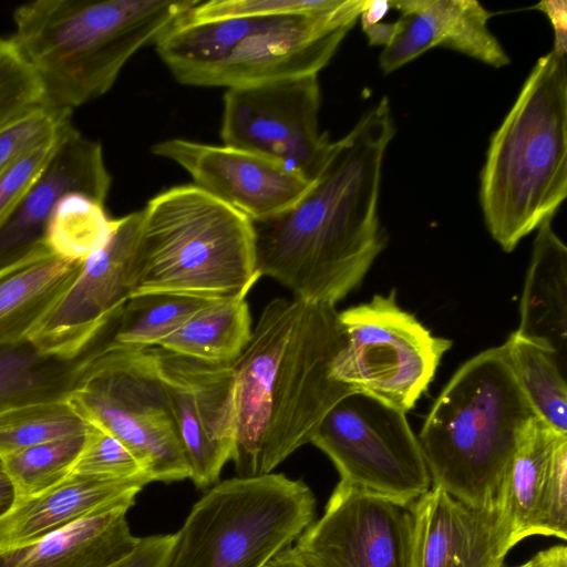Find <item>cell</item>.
Instances as JSON below:
<instances>
[{"label":"cell","mask_w":567,"mask_h":567,"mask_svg":"<svg viewBox=\"0 0 567 567\" xmlns=\"http://www.w3.org/2000/svg\"><path fill=\"white\" fill-rule=\"evenodd\" d=\"M128 508L86 517L33 543L0 551V567H109L138 544Z\"/></svg>","instance_id":"7402d4cb"},{"label":"cell","mask_w":567,"mask_h":567,"mask_svg":"<svg viewBox=\"0 0 567 567\" xmlns=\"http://www.w3.org/2000/svg\"><path fill=\"white\" fill-rule=\"evenodd\" d=\"M266 567H308L289 548L278 554Z\"/></svg>","instance_id":"ee69618b"},{"label":"cell","mask_w":567,"mask_h":567,"mask_svg":"<svg viewBox=\"0 0 567 567\" xmlns=\"http://www.w3.org/2000/svg\"><path fill=\"white\" fill-rule=\"evenodd\" d=\"M168 399L189 480L215 485L236 445L233 364H221L151 348Z\"/></svg>","instance_id":"5bb4252c"},{"label":"cell","mask_w":567,"mask_h":567,"mask_svg":"<svg viewBox=\"0 0 567 567\" xmlns=\"http://www.w3.org/2000/svg\"><path fill=\"white\" fill-rule=\"evenodd\" d=\"M223 299V298H221ZM216 298L182 293L131 297L121 310L112 342L131 348H154Z\"/></svg>","instance_id":"83f0119b"},{"label":"cell","mask_w":567,"mask_h":567,"mask_svg":"<svg viewBox=\"0 0 567 567\" xmlns=\"http://www.w3.org/2000/svg\"><path fill=\"white\" fill-rule=\"evenodd\" d=\"M198 0H34L10 37L35 73L45 106L70 111L104 95L126 62Z\"/></svg>","instance_id":"3957f363"},{"label":"cell","mask_w":567,"mask_h":567,"mask_svg":"<svg viewBox=\"0 0 567 567\" xmlns=\"http://www.w3.org/2000/svg\"><path fill=\"white\" fill-rule=\"evenodd\" d=\"M567 63L539 58L491 137L480 175V205L506 251L553 219L567 196Z\"/></svg>","instance_id":"277c9868"},{"label":"cell","mask_w":567,"mask_h":567,"mask_svg":"<svg viewBox=\"0 0 567 567\" xmlns=\"http://www.w3.org/2000/svg\"><path fill=\"white\" fill-rule=\"evenodd\" d=\"M17 502L14 485L6 470L3 457L0 455V518L8 514Z\"/></svg>","instance_id":"60d3db41"},{"label":"cell","mask_w":567,"mask_h":567,"mask_svg":"<svg viewBox=\"0 0 567 567\" xmlns=\"http://www.w3.org/2000/svg\"><path fill=\"white\" fill-rule=\"evenodd\" d=\"M512 370L536 416L567 434L566 367L550 350L512 332L503 343Z\"/></svg>","instance_id":"4316f807"},{"label":"cell","mask_w":567,"mask_h":567,"mask_svg":"<svg viewBox=\"0 0 567 567\" xmlns=\"http://www.w3.org/2000/svg\"><path fill=\"white\" fill-rule=\"evenodd\" d=\"M410 507V567H502L517 545L499 498L478 507L432 486Z\"/></svg>","instance_id":"e0dca14e"},{"label":"cell","mask_w":567,"mask_h":567,"mask_svg":"<svg viewBox=\"0 0 567 567\" xmlns=\"http://www.w3.org/2000/svg\"><path fill=\"white\" fill-rule=\"evenodd\" d=\"M343 341L336 306L295 298L265 306L233 363L238 476L272 473L353 392L332 375Z\"/></svg>","instance_id":"7a4b0ae2"},{"label":"cell","mask_w":567,"mask_h":567,"mask_svg":"<svg viewBox=\"0 0 567 567\" xmlns=\"http://www.w3.org/2000/svg\"><path fill=\"white\" fill-rule=\"evenodd\" d=\"M340 481L411 504L431 477L405 412L372 395L350 392L324 415L310 441Z\"/></svg>","instance_id":"8fae6325"},{"label":"cell","mask_w":567,"mask_h":567,"mask_svg":"<svg viewBox=\"0 0 567 567\" xmlns=\"http://www.w3.org/2000/svg\"><path fill=\"white\" fill-rule=\"evenodd\" d=\"M70 122L19 156L0 173V226L39 178L58 146L63 128Z\"/></svg>","instance_id":"e575fe53"},{"label":"cell","mask_w":567,"mask_h":567,"mask_svg":"<svg viewBox=\"0 0 567 567\" xmlns=\"http://www.w3.org/2000/svg\"><path fill=\"white\" fill-rule=\"evenodd\" d=\"M111 184L102 145L68 123L39 178L0 226V267L44 244L50 217L65 195L79 192L105 204Z\"/></svg>","instance_id":"ac0fdd59"},{"label":"cell","mask_w":567,"mask_h":567,"mask_svg":"<svg viewBox=\"0 0 567 567\" xmlns=\"http://www.w3.org/2000/svg\"><path fill=\"white\" fill-rule=\"evenodd\" d=\"M72 473L151 483L142 463L118 439L90 423Z\"/></svg>","instance_id":"d6a6232c"},{"label":"cell","mask_w":567,"mask_h":567,"mask_svg":"<svg viewBox=\"0 0 567 567\" xmlns=\"http://www.w3.org/2000/svg\"><path fill=\"white\" fill-rule=\"evenodd\" d=\"M347 0H212L199 1L188 13L193 20L275 13H321L341 8Z\"/></svg>","instance_id":"8d00e7d4"},{"label":"cell","mask_w":567,"mask_h":567,"mask_svg":"<svg viewBox=\"0 0 567 567\" xmlns=\"http://www.w3.org/2000/svg\"><path fill=\"white\" fill-rule=\"evenodd\" d=\"M316 497L281 473L216 483L192 507L163 567H266L315 520Z\"/></svg>","instance_id":"ba28073f"},{"label":"cell","mask_w":567,"mask_h":567,"mask_svg":"<svg viewBox=\"0 0 567 567\" xmlns=\"http://www.w3.org/2000/svg\"><path fill=\"white\" fill-rule=\"evenodd\" d=\"M131 297L229 298L260 279L250 219L194 184L168 188L141 209Z\"/></svg>","instance_id":"52a82bcc"},{"label":"cell","mask_w":567,"mask_h":567,"mask_svg":"<svg viewBox=\"0 0 567 567\" xmlns=\"http://www.w3.org/2000/svg\"><path fill=\"white\" fill-rule=\"evenodd\" d=\"M247 295L215 300L194 313L158 348L207 362L233 364L252 332Z\"/></svg>","instance_id":"d4e9b609"},{"label":"cell","mask_w":567,"mask_h":567,"mask_svg":"<svg viewBox=\"0 0 567 567\" xmlns=\"http://www.w3.org/2000/svg\"><path fill=\"white\" fill-rule=\"evenodd\" d=\"M502 567H506V566H502ZM511 567H536V560H535V557L533 556L529 560L518 565V566H511Z\"/></svg>","instance_id":"f6af8a7d"},{"label":"cell","mask_w":567,"mask_h":567,"mask_svg":"<svg viewBox=\"0 0 567 567\" xmlns=\"http://www.w3.org/2000/svg\"><path fill=\"white\" fill-rule=\"evenodd\" d=\"M45 106L41 84L9 38H0V127Z\"/></svg>","instance_id":"1f68e13d"},{"label":"cell","mask_w":567,"mask_h":567,"mask_svg":"<svg viewBox=\"0 0 567 567\" xmlns=\"http://www.w3.org/2000/svg\"><path fill=\"white\" fill-rule=\"evenodd\" d=\"M116 218L105 204L79 192L65 195L56 205L47 226L44 244L62 259L83 262L111 237Z\"/></svg>","instance_id":"f1b7e54d"},{"label":"cell","mask_w":567,"mask_h":567,"mask_svg":"<svg viewBox=\"0 0 567 567\" xmlns=\"http://www.w3.org/2000/svg\"><path fill=\"white\" fill-rule=\"evenodd\" d=\"M394 134L383 97L333 142L322 172L292 207L251 221L261 277L279 282L295 299L332 306L362 282L386 245L378 206Z\"/></svg>","instance_id":"6da1fadb"},{"label":"cell","mask_w":567,"mask_h":567,"mask_svg":"<svg viewBox=\"0 0 567 567\" xmlns=\"http://www.w3.org/2000/svg\"><path fill=\"white\" fill-rule=\"evenodd\" d=\"M536 567H567V547L555 545L534 555Z\"/></svg>","instance_id":"7bdbcfd3"},{"label":"cell","mask_w":567,"mask_h":567,"mask_svg":"<svg viewBox=\"0 0 567 567\" xmlns=\"http://www.w3.org/2000/svg\"><path fill=\"white\" fill-rule=\"evenodd\" d=\"M81 266L42 244L0 267V346L29 339L75 280Z\"/></svg>","instance_id":"603a6c76"},{"label":"cell","mask_w":567,"mask_h":567,"mask_svg":"<svg viewBox=\"0 0 567 567\" xmlns=\"http://www.w3.org/2000/svg\"><path fill=\"white\" fill-rule=\"evenodd\" d=\"M69 402L85 422L118 439L142 463L151 483L189 478L151 348L124 347L111 339Z\"/></svg>","instance_id":"9c48e42d"},{"label":"cell","mask_w":567,"mask_h":567,"mask_svg":"<svg viewBox=\"0 0 567 567\" xmlns=\"http://www.w3.org/2000/svg\"><path fill=\"white\" fill-rule=\"evenodd\" d=\"M401 29L383 48L380 66L388 74L435 47L452 49L494 68L511 60L488 28L492 16L476 0H395Z\"/></svg>","instance_id":"d6986e66"},{"label":"cell","mask_w":567,"mask_h":567,"mask_svg":"<svg viewBox=\"0 0 567 567\" xmlns=\"http://www.w3.org/2000/svg\"><path fill=\"white\" fill-rule=\"evenodd\" d=\"M391 8V1L388 0H365L359 19L362 29L381 22Z\"/></svg>","instance_id":"b9f144b4"},{"label":"cell","mask_w":567,"mask_h":567,"mask_svg":"<svg viewBox=\"0 0 567 567\" xmlns=\"http://www.w3.org/2000/svg\"><path fill=\"white\" fill-rule=\"evenodd\" d=\"M410 505L339 481L290 549L308 567H410Z\"/></svg>","instance_id":"4fadbf2b"},{"label":"cell","mask_w":567,"mask_h":567,"mask_svg":"<svg viewBox=\"0 0 567 567\" xmlns=\"http://www.w3.org/2000/svg\"><path fill=\"white\" fill-rule=\"evenodd\" d=\"M535 416L503 344L468 359L433 402L417 436L431 485L473 506L495 503Z\"/></svg>","instance_id":"5b68a950"},{"label":"cell","mask_w":567,"mask_h":567,"mask_svg":"<svg viewBox=\"0 0 567 567\" xmlns=\"http://www.w3.org/2000/svg\"><path fill=\"white\" fill-rule=\"evenodd\" d=\"M72 112L43 106L0 127V173L71 121Z\"/></svg>","instance_id":"d590c367"},{"label":"cell","mask_w":567,"mask_h":567,"mask_svg":"<svg viewBox=\"0 0 567 567\" xmlns=\"http://www.w3.org/2000/svg\"><path fill=\"white\" fill-rule=\"evenodd\" d=\"M86 433L34 445L3 456L18 501L39 495L72 474Z\"/></svg>","instance_id":"4dcf8cb0"},{"label":"cell","mask_w":567,"mask_h":567,"mask_svg":"<svg viewBox=\"0 0 567 567\" xmlns=\"http://www.w3.org/2000/svg\"><path fill=\"white\" fill-rule=\"evenodd\" d=\"M549 19L555 33L554 48L558 54L566 55L567 49V3L566 1H543L536 6Z\"/></svg>","instance_id":"f35d334b"},{"label":"cell","mask_w":567,"mask_h":567,"mask_svg":"<svg viewBox=\"0 0 567 567\" xmlns=\"http://www.w3.org/2000/svg\"><path fill=\"white\" fill-rule=\"evenodd\" d=\"M400 29L401 23L399 20H395L393 22L381 21L362 30L370 45H383V48H385L393 41Z\"/></svg>","instance_id":"ab89813d"},{"label":"cell","mask_w":567,"mask_h":567,"mask_svg":"<svg viewBox=\"0 0 567 567\" xmlns=\"http://www.w3.org/2000/svg\"><path fill=\"white\" fill-rule=\"evenodd\" d=\"M320 104L318 74L228 89L220 138L225 146L284 163L315 182L333 147L319 128Z\"/></svg>","instance_id":"7c38bea8"},{"label":"cell","mask_w":567,"mask_h":567,"mask_svg":"<svg viewBox=\"0 0 567 567\" xmlns=\"http://www.w3.org/2000/svg\"><path fill=\"white\" fill-rule=\"evenodd\" d=\"M89 423L68 400L43 401L0 413V455L84 434Z\"/></svg>","instance_id":"f546056e"},{"label":"cell","mask_w":567,"mask_h":567,"mask_svg":"<svg viewBox=\"0 0 567 567\" xmlns=\"http://www.w3.org/2000/svg\"><path fill=\"white\" fill-rule=\"evenodd\" d=\"M535 535L567 539V435H559L540 491Z\"/></svg>","instance_id":"836d02e7"},{"label":"cell","mask_w":567,"mask_h":567,"mask_svg":"<svg viewBox=\"0 0 567 567\" xmlns=\"http://www.w3.org/2000/svg\"><path fill=\"white\" fill-rule=\"evenodd\" d=\"M173 540L174 534L140 537L132 553L109 567H163Z\"/></svg>","instance_id":"74e56055"},{"label":"cell","mask_w":567,"mask_h":567,"mask_svg":"<svg viewBox=\"0 0 567 567\" xmlns=\"http://www.w3.org/2000/svg\"><path fill=\"white\" fill-rule=\"evenodd\" d=\"M551 220L536 229L515 333L553 351L566 367L567 247Z\"/></svg>","instance_id":"44dd1931"},{"label":"cell","mask_w":567,"mask_h":567,"mask_svg":"<svg viewBox=\"0 0 567 567\" xmlns=\"http://www.w3.org/2000/svg\"><path fill=\"white\" fill-rule=\"evenodd\" d=\"M110 330L83 353L62 358L42 352L29 339L0 346V413L17 406L68 400L84 381Z\"/></svg>","instance_id":"cb8c5ba5"},{"label":"cell","mask_w":567,"mask_h":567,"mask_svg":"<svg viewBox=\"0 0 567 567\" xmlns=\"http://www.w3.org/2000/svg\"><path fill=\"white\" fill-rule=\"evenodd\" d=\"M344 341L333 378L405 413L433 381L450 339L433 336L396 302L395 290L339 312Z\"/></svg>","instance_id":"30bf717a"},{"label":"cell","mask_w":567,"mask_h":567,"mask_svg":"<svg viewBox=\"0 0 567 567\" xmlns=\"http://www.w3.org/2000/svg\"><path fill=\"white\" fill-rule=\"evenodd\" d=\"M142 210L116 218L107 243L89 256L69 289L30 334L42 352L74 358L112 329L131 298V266Z\"/></svg>","instance_id":"9a60e30c"},{"label":"cell","mask_w":567,"mask_h":567,"mask_svg":"<svg viewBox=\"0 0 567 567\" xmlns=\"http://www.w3.org/2000/svg\"><path fill=\"white\" fill-rule=\"evenodd\" d=\"M365 0L330 12L193 20L184 16L154 43L177 82L234 89L318 74L358 21Z\"/></svg>","instance_id":"8992f818"},{"label":"cell","mask_w":567,"mask_h":567,"mask_svg":"<svg viewBox=\"0 0 567 567\" xmlns=\"http://www.w3.org/2000/svg\"><path fill=\"white\" fill-rule=\"evenodd\" d=\"M152 153L179 165L196 187L251 221L289 209L313 184L284 163L225 145L169 138Z\"/></svg>","instance_id":"2e32d148"},{"label":"cell","mask_w":567,"mask_h":567,"mask_svg":"<svg viewBox=\"0 0 567 567\" xmlns=\"http://www.w3.org/2000/svg\"><path fill=\"white\" fill-rule=\"evenodd\" d=\"M146 480L72 473L50 489L17 502L0 518V551L33 543L86 517L131 508Z\"/></svg>","instance_id":"ffe728a7"},{"label":"cell","mask_w":567,"mask_h":567,"mask_svg":"<svg viewBox=\"0 0 567 567\" xmlns=\"http://www.w3.org/2000/svg\"><path fill=\"white\" fill-rule=\"evenodd\" d=\"M559 435L563 434L539 417H533L504 473L498 498L511 520L516 544L535 535L539 495Z\"/></svg>","instance_id":"484cf974"}]
</instances>
